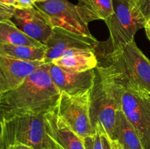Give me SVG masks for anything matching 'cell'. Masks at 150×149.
<instances>
[{"label":"cell","mask_w":150,"mask_h":149,"mask_svg":"<svg viewBox=\"0 0 150 149\" xmlns=\"http://www.w3.org/2000/svg\"><path fill=\"white\" fill-rule=\"evenodd\" d=\"M43 64L0 56V94L18 87Z\"/></svg>","instance_id":"cell-10"},{"label":"cell","mask_w":150,"mask_h":149,"mask_svg":"<svg viewBox=\"0 0 150 149\" xmlns=\"http://www.w3.org/2000/svg\"><path fill=\"white\" fill-rule=\"evenodd\" d=\"M46 131L62 149H85L83 140L51 111L45 115Z\"/></svg>","instance_id":"cell-13"},{"label":"cell","mask_w":150,"mask_h":149,"mask_svg":"<svg viewBox=\"0 0 150 149\" xmlns=\"http://www.w3.org/2000/svg\"><path fill=\"white\" fill-rule=\"evenodd\" d=\"M7 149H34V148H33L30 147V146L26 145L16 144V145H10V147L7 148Z\"/></svg>","instance_id":"cell-24"},{"label":"cell","mask_w":150,"mask_h":149,"mask_svg":"<svg viewBox=\"0 0 150 149\" xmlns=\"http://www.w3.org/2000/svg\"><path fill=\"white\" fill-rule=\"evenodd\" d=\"M115 80L120 86L121 109L137 131L143 148L150 149V92Z\"/></svg>","instance_id":"cell-6"},{"label":"cell","mask_w":150,"mask_h":149,"mask_svg":"<svg viewBox=\"0 0 150 149\" xmlns=\"http://www.w3.org/2000/svg\"><path fill=\"white\" fill-rule=\"evenodd\" d=\"M0 148L23 144L34 149H48L51 137L45 128V115H21L0 120Z\"/></svg>","instance_id":"cell-4"},{"label":"cell","mask_w":150,"mask_h":149,"mask_svg":"<svg viewBox=\"0 0 150 149\" xmlns=\"http://www.w3.org/2000/svg\"><path fill=\"white\" fill-rule=\"evenodd\" d=\"M50 74L60 92L78 95L91 90L95 77V69L82 72H68L51 63Z\"/></svg>","instance_id":"cell-12"},{"label":"cell","mask_w":150,"mask_h":149,"mask_svg":"<svg viewBox=\"0 0 150 149\" xmlns=\"http://www.w3.org/2000/svg\"><path fill=\"white\" fill-rule=\"evenodd\" d=\"M99 41L93 36L76 33L61 27H54L45 45V64H50L64 52L75 49L95 50Z\"/></svg>","instance_id":"cell-9"},{"label":"cell","mask_w":150,"mask_h":149,"mask_svg":"<svg viewBox=\"0 0 150 149\" xmlns=\"http://www.w3.org/2000/svg\"><path fill=\"white\" fill-rule=\"evenodd\" d=\"M47 1V0H38V2H39V1Z\"/></svg>","instance_id":"cell-29"},{"label":"cell","mask_w":150,"mask_h":149,"mask_svg":"<svg viewBox=\"0 0 150 149\" xmlns=\"http://www.w3.org/2000/svg\"><path fill=\"white\" fill-rule=\"evenodd\" d=\"M45 51V45L38 48L0 43V56L22 61L44 62Z\"/></svg>","instance_id":"cell-18"},{"label":"cell","mask_w":150,"mask_h":149,"mask_svg":"<svg viewBox=\"0 0 150 149\" xmlns=\"http://www.w3.org/2000/svg\"><path fill=\"white\" fill-rule=\"evenodd\" d=\"M136 5L144 18L146 19L150 18V0H134Z\"/></svg>","instance_id":"cell-21"},{"label":"cell","mask_w":150,"mask_h":149,"mask_svg":"<svg viewBox=\"0 0 150 149\" xmlns=\"http://www.w3.org/2000/svg\"><path fill=\"white\" fill-rule=\"evenodd\" d=\"M48 149H62L52 138L51 140V144H50V147Z\"/></svg>","instance_id":"cell-26"},{"label":"cell","mask_w":150,"mask_h":149,"mask_svg":"<svg viewBox=\"0 0 150 149\" xmlns=\"http://www.w3.org/2000/svg\"><path fill=\"white\" fill-rule=\"evenodd\" d=\"M120 149H144L139 134L122 110H117L114 128V140Z\"/></svg>","instance_id":"cell-15"},{"label":"cell","mask_w":150,"mask_h":149,"mask_svg":"<svg viewBox=\"0 0 150 149\" xmlns=\"http://www.w3.org/2000/svg\"><path fill=\"white\" fill-rule=\"evenodd\" d=\"M38 0H16L14 7L17 9H29L34 7Z\"/></svg>","instance_id":"cell-22"},{"label":"cell","mask_w":150,"mask_h":149,"mask_svg":"<svg viewBox=\"0 0 150 149\" xmlns=\"http://www.w3.org/2000/svg\"><path fill=\"white\" fill-rule=\"evenodd\" d=\"M121 109L120 89L109 69L98 64L91 89L89 113L92 128L105 133L114 140L116 114Z\"/></svg>","instance_id":"cell-3"},{"label":"cell","mask_w":150,"mask_h":149,"mask_svg":"<svg viewBox=\"0 0 150 149\" xmlns=\"http://www.w3.org/2000/svg\"><path fill=\"white\" fill-rule=\"evenodd\" d=\"M43 64L18 87L0 94V120L21 115H45L55 110L60 93Z\"/></svg>","instance_id":"cell-1"},{"label":"cell","mask_w":150,"mask_h":149,"mask_svg":"<svg viewBox=\"0 0 150 149\" xmlns=\"http://www.w3.org/2000/svg\"><path fill=\"white\" fill-rule=\"evenodd\" d=\"M16 8L13 5L0 4V21L11 20L14 16Z\"/></svg>","instance_id":"cell-20"},{"label":"cell","mask_w":150,"mask_h":149,"mask_svg":"<svg viewBox=\"0 0 150 149\" xmlns=\"http://www.w3.org/2000/svg\"><path fill=\"white\" fill-rule=\"evenodd\" d=\"M101 137H102V142H103V149H114L112 145L111 140H110L109 137L107 136L105 133L100 131Z\"/></svg>","instance_id":"cell-23"},{"label":"cell","mask_w":150,"mask_h":149,"mask_svg":"<svg viewBox=\"0 0 150 149\" xmlns=\"http://www.w3.org/2000/svg\"><path fill=\"white\" fill-rule=\"evenodd\" d=\"M98 64L107 67L117 80L150 92V60L135 39L113 50L99 45L95 49Z\"/></svg>","instance_id":"cell-2"},{"label":"cell","mask_w":150,"mask_h":149,"mask_svg":"<svg viewBox=\"0 0 150 149\" xmlns=\"http://www.w3.org/2000/svg\"><path fill=\"white\" fill-rule=\"evenodd\" d=\"M111 143H112V145H113V147H114V149H120V148H119V146L117 145V143H114V141H111Z\"/></svg>","instance_id":"cell-28"},{"label":"cell","mask_w":150,"mask_h":149,"mask_svg":"<svg viewBox=\"0 0 150 149\" xmlns=\"http://www.w3.org/2000/svg\"><path fill=\"white\" fill-rule=\"evenodd\" d=\"M16 0H0V4H7V5L14 6Z\"/></svg>","instance_id":"cell-27"},{"label":"cell","mask_w":150,"mask_h":149,"mask_svg":"<svg viewBox=\"0 0 150 149\" xmlns=\"http://www.w3.org/2000/svg\"><path fill=\"white\" fill-rule=\"evenodd\" d=\"M85 149H103L100 131L97 129L94 135L89 136L83 139Z\"/></svg>","instance_id":"cell-19"},{"label":"cell","mask_w":150,"mask_h":149,"mask_svg":"<svg viewBox=\"0 0 150 149\" xmlns=\"http://www.w3.org/2000/svg\"><path fill=\"white\" fill-rule=\"evenodd\" d=\"M91 90L78 95L61 92L54 112L59 118L81 138L94 135L89 113Z\"/></svg>","instance_id":"cell-7"},{"label":"cell","mask_w":150,"mask_h":149,"mask_svg":"<svg viewBox=\"0 0 150 149\" xmlns=\"http://www.w3.org/2000/svg\"><path fill=\"white\" fill-rule=\"evenodd\" d=\"M0 43L38 48L45 46L18 29L11 20L0 21Z\"/></svg>","instance_id":"cell-17"},{"label":"cell","mask_w":150,"mask_h":149,"mask_svg":"<svg viewBox=\"0 0 150 149\" xmlns=\"http://www.w3.org/2000/svg\"><path fill=\"white\" fill-rule=\"evenodd\" d=\"M35 7L54 27H61L76 33L92 36L88 24L79 15L76 4L67 0H47L35 3Z\"/></svg>","instance_id":"cell-8"},{"label":"cell","mask_w":150,"mask_h":149,"mask_svg":"<svg viewBox=\"0 0 150 149\" xmlns=\"http://www.w3.org/2000/svg\"><path fill=\"white\" fill-rule=\"evenodd\" d=\"M18 29L45 45L52 33L53 27L38 9H17L11 19Z\"/></svg>","instance_id":"cell-11"},{"label":"cell","mask_w":150,"mask_h":149,"mask_svg":"<svg viewBox=\"0 0 150 149\" xmlns=\"http://www.w3.org/2000/svg\"><path fill=\"white\" fill-rule=\"evenodd\" d=\"M76 7L86 24L93 20H105L114 13L113 0H79Z\"/></svg>","instance_id":"cell-16"},{"label":"cell","mask_w":150,"mask_h":149,"mask_svg":"<svg viewBox=\"0 0 150 149\" xmlns=\"http://www.w3.org/2000/svg\"><path fill=\"white\" fill-rule=\"evenodd\" d=\"M144 29H145L146 36H147L148 39H149V40L150 41V18L146 20V22H145L144 27Z\"/></svg>","instance_id":"cell-25"},{"label":"cell","mask_w":150,"mask_h":149,"mask_svg":"<svg viewBox=\"0 0 150 149\" xmlns=\"http://www.w3.org/2000/svg\"><path fill=\"white\" fill-rule=\"evenodd\" d=\"M51 64L68 72H82L96 68L98 59L95 50L75 49L64 52Z\"/></svg>","instance_id":"cell-14"},{"label":"cell","mask_w":150,"mask_h":149,"mask_svg":"<svg viewBox=\"0 0 150 149\" xmlns=\"http://www.w3.org/2000/svg\"><path fill=\"white\" fill-rule=\"evenodd\" d=\"M114 13L105 20L109 30L108 40L99 42L105 49L113 50L134 40L138 31L144 27L146 18L134 0H113Z\"/></svg>","instance_id":"cell-5"}]
</instances>
